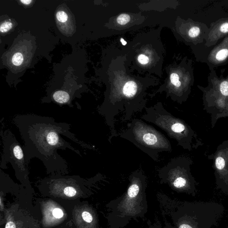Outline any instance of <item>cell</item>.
Returning a JSON list of instances; mask_svg holds the SVG:
<instances>
[{
	"instance_id": "cell-11",
	"label": "cell",
	"mask_w": 228,
	"mask_h": 228,
	"mask_svg": "<svg viewBox=\"0 0 228 228\" xmlns=\"http://www.w3.org/2000/svg\"><path fill=\"white\" fill-rule=\"evenodd\" d=\"M17 23L13 19H8L1 22L0 31L2 35H5L10 32L16 26Z\"/></svg>"
},
{
	"instance_id": "cell-3",
	"label": "cell",
	"mask_w": 228,
	"mask_h": 228,
	"mask_svg": "<svg viewBox=\"0 0 228 228\" xmlns=\"http://www.w3.org/2000/svg\"><path fill=\"white\" fill-rule=\"evenodd\" d=\"M145 108L146 113L141 116V119L160 128L183 149L191 150V143L195 134L184 120L172 115L161 103Z\"/></svg>"
},
{
	"instance_id": "cell-20",
	"label": "cell",
	"mask_w": 228,
	"mask_h": 228,
	"mask_svg": "<svg viewBox=\"0 0 228 228\" xmlns=\"http://www.w3.org/2000/svg\"><path fill=\"white\" fill-rule=\"evenodd\" d=\"M170 79L172 83L174 85L176 86V85L179 82V76L176 73H173L171 75Z\"/></svg>"
},
{
	"instance_id": "cell-9",
	"label": "cell",
	"mask_w": 228,
	"mask_h": 228,
	"mask_svg": "<svg viewBox=\"0 0 228 228\" xmlns=\"http://www.w3.org/2000/svg\"><path fill=\"white\" fill-rule=\"evenodd\" d=\"M73 98V96L66 91L58 90L52 93L50 100L60 106L67 105L71 107H73L71 104Z\"/></svg>"
},
{
	"instance_id": "cell-19",
	"label": "cell",
	"mask_w": 228,
	"mask_h": 228,
	"mask_svg": "<svg viewBox=\"0 0 228 228\" xmlns=\"http://www.w3.org/2000/svg\"><path fill=\"white\" fill-rule=\"evenodd\" d=\"M138 60L140 63L142 64H146L149 62V59L148 57L144 54H140L138 56Z\"/></svg>"
},
{
	"instance_id": "cell-15",
	"label": "cell",
	"mask_w": 228,
	"mask_h": 228,
	"mask_svg": "<svg viewBox=\"0 0 228 228\" xmlns=\"http://www.w3.org/2000/svg\"><path fill=\"white\" fill-rule=\"evenodd\" d=\"M220 91L222 95L225 96H228V82L224 81L222 82L220 87Z\"/></svg>"
},
{
	"instance_id": "cell-2",
	"label": "cell",
	"mask_w": 228,
	"mask_h": 228,
	"mask_svg": "<svg viewBox=\"0 0 228 228\" xmlns=\"http://www.w3.org/2000/svg\"><path fill=\"white\" fill-rule=\"evenodd\" d=\"M127 127L119 135L132 143L155 161L159 160L160 153L171 152V144L168 138L142 119H134Z\"/></svg>"
},
{
	"instance_id": "cell-4",
	"label": "cell",
	"mask_w": 228,
	"mask_h": 228,
	"mask_svg": "<svg viewBox=\"0 0 228 228\" xmlns=\"http://www.w3.org/2000/svg\"><path fill=\"white\" fill-rule=\"evenodd\" d=\"M186 219L178 228H211L217 226L224 213L222 204L215 202H197L187 206Z\"/></svg>"
},
{
	"instance_id": "cell-17",
	"label": "cell",
	"mask_w": 228,
	"mask_h": 228,
	"mask_svg": "<svg viewBox=\"0 0 228 228\" xmlns=\"http://www.w3.org/2000/svg\"><path fill=\"white\" fill-rule=\"evenodd\" d=\"M82 217L83 220L85 222L88 223H91V222H92V220H93L92 215H91L89 212H86V211L83 212Z\"/></svg>"
},
{
	"instance_id": "cell-24",
	"label": "cell",
	"mask_w": 228,
	"mask_h": 228,
	"mask_svg": "<svg viewBox=\"0 0 228 228\" xmlns=\"http://www.w3.org/2000/svg\"><path fill=\"white\" fill-rule=\"evenodd\" d=\"M120 41H121V43H122V44L123 45H125L127 44V42H125V41H124V39H123V38H121V40H120Z\"/></svg>"
},
{
	"instance_id": "cell-23",
	"label": "cell",
	"mask_w": 228,
	"mask_h": 228,
	"mask_svg": "<svg viewBox=\"0 0 228 228\" xmlns=\"http://www.w3.org/2000/svg\"><path fill=\"white\" fill-rule=\"evenodd\" d=\"M5 228H16L15 223L12 222H9L6 224Z\"/></svg>"
},
{
	"instance_id": "cell-12",
	"label": "cell",
	"mask_w": 228,
	"mask_h": 228,
	"mask_svg": "<svg viewBox=\"0 0 228 228\" xmlns=\"http://www.w3.org/2000/svg\"><path fill=\"white\" fill-rule=\"evenodd\" d=\"M63 192L65 195L67 197H73L77 193L75 188L72 185H67L63 189Z\"/></svg>"
},
{
	"instance_id": "cell-6",
	"label": "cell",
	"mask_w": 228,
	"mask_h": 228,
	"mask_svg": "<svg viewBox=\"0 0 228 228\" xmlns=\"http://www.w3.org/2000/svg\"><path fill=\"white\" fill-rule=\"evenodd\" d=\"M3 151L0 168L8 169L7 165L10 163L15 172L17 177L26 181L28 178V165L26 162L22 146L10 129L5 130L1 134Z\"/></svg>"
},
{
	"instance_id": "cell-21",
	"label": "cell",
	"mask_w": 228,
	"mask_h": 228,
	"mask_svg": "<svg viewBox=\"0 0 228 228\" xmlns=\"http://www.w3.org/2000/svg\"><path fill=\"white\" fill-rule=\"evenodd\" d=\"M220 30L223 33L228 32V22L223 24L220 27Z\"/></svg>"
},
{
	"instance_id": "cell-16",
	"label": "cell",
	"mask_w": 228,
	"mask_h": 228,
	"mask_svg": "<svg viewBox=\"0 0 228 228\" xmlns=\"http://www.w3.org/2000/svg\"><path fill=\"white\" fill-rule=\"evenodd\" d=\"M200 29L199 27H193L189 30L188 34L191 38H196L200 34Z\"/></svg>"
},
{
	"instance_id": "cell-13",
	"label": "cell",
	"mask_w": 228,
	"mask_h": 228,
	"mask_svg": "<svg viewBox=\"0 0 228 228\" xmlns=\"http://www.w3.org/2000/svg\"><path fill=\"white\" fill-rule=\"evenodd\" d=\"M130 20V17L127 14H122L119 15L117 19V22L121 25H124Z\"/></svg>"
},
{
	"instance_id": "cell-1",
	"label": "cell",
	"mask_w": 228,
	"mask_h": 228,
	"mask_svg": "<svg viewBox=\"0 0 228 228\" xmlns=\"http://www.w3.org/2000/svg\"><path fill=\"white\" fill-rule=\"evenodd\" d=\"M24 141L23 150L26 162L38 158L43 162L47 174L69 173L68 163L58 153V150H70L82 157L79 151L63 138H68L81 147L94 150V147L77 138L70 132L71 124L56 122L54 119L33 114L15 116L13 119Z\"/></svg>"
},
{
	"instance_id": "cell-14",
	"label": "cell",
	"mask_w": 228,
	"mask_h": 228,
	"mask_svg": "<svg viewBox=\"0 0 228 228\" xmlns=\"http://www.w3.org/2000/svg\"><path fill=\"white\" fill-rule=\"evenodd\" d=\"M228 56V50L222 49L218 52L216 54V58L218 60L223 61Z\"/></svg>"
},
{
	"instance_id": "cell-22",
	"label": "cell",
	"mask_w": 228,
	"mask_h": 228,
	"mask_svg": "<svg viewBox=\"0 0 228 228\" xmlns=\"http://www.w3.org/2000/svg\"><path fill=\"white\" fill-rule=\"evenodd\" d=\"M19 1L26 6H29L32 5L33 2H34L33 1Z\"/></svg>"
},
{
	"instance_id": "cell-26",
	"label": "cell",
	"mask_w": 228,
	"mask_h": 228,
	"mask_svg": "<svg viewBox=\"0 0 228 228\" xmlns=\"http://www.w3.org/2000/svg\"><path fill=\"white\" fill-rule=\"evenodd\" d=\"M228 228V226H227V228Z\"/></svg>"
},
{
	"instance_id": "cell-5",
	"label": "cell",
	"mask_w": 228,
	"mask_h": 228,
	"mask_svg": "<svg viewBox=\"0 0 228 228\" xmlns=\"http://www.w3.org/2000/svg\"><path fill=\"white\" fill-rule=\"evenodd\" d=\"M192 164L190 159L187 157L172 158L158 170L159 177L163 181L170 182L176 189L186 190L195 196L196 181L190 172Z\"/></svg>"
},
{
	"instance_id": "cell-8",
	"label": "cell",
	"mask_w": 228,
	"mask_h": 228,
	"mask_svg": "<svg viewBox=\"0 0 228 228\" xmlns=\"http://www.w3.org/2000/svg\"><path fill=\"white\" fill-rule=\"evenodd\" d=\"M55 20L57 27L63 35L70 37L75 32V17L65 4L58 7L55 12Z\"/></svg>"
},
{
	"instance_id": "cell-7",
	"label": "cell",
	"mask_w": 228,
	"mask_h": 228,
	"mask_svg": "<svg viewBox=\"0 0 228 228\" xmlns=\"http://www.w3.org/2000/svg\"><path fill=\"white\" fill-rule=\"evenodd\" d=\"M214 162L217 188L228 194V141L219 146L215 154Z\"/></svg>"
},
{
	"instance_id": "cell-25",
	"label": "cell",
	"mask_w": 228,
	"mask_h": 228,
	"mask_svg": "<svg viewBox=\"0 0 228 228\" xmlns=\"http://www.w3.org/2000/svg\"><path fill=\"white\" fill-rule=\"evenodd\" d=\"M181 82H180V81L179 82H178V83L176 84V85L175 86H176V87H180V86H181Z\"/></svg>"
},
{
	"instance_id": "cell-18",
	"label": "cell",
	"mask_w": 228,
	"mask_h": 228,
	"mask_svg": "<svg viewBox=\"0 0 228 228\" xmlns=\"http://www.w3.org/2000/svg\"><path fill=\"white\" fill-rule=\"evenodd\" d=\"M53 216L57 218H60L63 216V211L60 208H55L53 211Z\"/></svg>"
},
{
	"instance_id": "cell-10",
	"label": "cell",
	"mask_w": 228,
	"mask_h": 228,
	"mask_svg": "<svg viewBox=\"0 0 228 228\" xmlns=\"http://www.w3.org/2000/svg\"><path fill=\"white\" fill-rule=\"evenodd\" d=\"M11 63L15 67H21L25 63V54L19 50L15 51L11 57Z\"/></svg>"
}]
</instances>
